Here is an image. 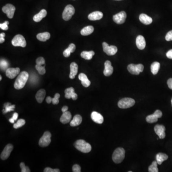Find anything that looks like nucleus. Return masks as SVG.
<instances>
[{
    "label": "nucleus",
    "instance_id": "obj_21",
    "mask_svg": "<svg viewBox=\"0 0 172 172\" xmlns=\"http://www.w3.org/2000/svg\"><path fill=\"white\" fill-rule=\"evenodd\" d=\"M103 15L102 12L96 11L92 12L88 15V19L91 21L99 20L103 17Z\"/></svg>",
    "mask_w": 172,
    "mask_h": 172
},
{
    "label": "nucleus",
    "instance_id": "obj_20",
    "mask_svg": "<svg viewBox=\"0 0 172 172\" xmlns=\"http://www.w3.org/2000/svg\"><path fill=\"white\" fill-rule=\"evenodd\" d=\"M70 73L69 78L71 79L75 78L78 71V65L76 63L72 62L70 65Z\"/></svg>",
    "mask_w": 172,
    "mask_h": 172
},
{
    "label": "nucleus",
    "instance_id": "obj_47",
    "mask_svg": "<svg viewBox=\"0 0 172 172\" xmlns=\"http://www.w3.org/2000/svg\"><path fill=\"white\" fill-rule=\"evenodd\" d=\"M167 57L169 59H172V49L169 50L167 53Z\"/></svg>",
    "mask_w": 172,
    "mask_h": 172
},
{
    "label": "nucleus",
    "instance_id": "obj_18",
    "mask_svg": "<svg viewBox=\"0 0 172 172\" xmlns=\"http://www.w3.org/2000/svg\"><path fill=\"white\" fill-rule=\"evenodd\" d=\"M92 120L97 124H102L104 121L103 116L96 111H93L91 114Z\"/></svg>",
    "mask_w": 172,
    "mask_h": 172
},
{
    "label": "nucleus",
    "instance_id": "obj_40",
    "mask_svg": "<svg viewBox=\"0 0 172 172\" xmlns=\"http://www.w3.org/2000/svg\"><path fill=\"white\" fill-rule=\"evenodd\" d=\"M8 63L7 61L5 60H1V69L5 70L8 68Z\"/></svg>",
    "mask_w": 172,
    "mask_h": 172
},
{
    "label": "nucleus",
    "instance_id": "obj_5",
    "mask_svg": "<svg viewBox=\"0 0 172 172\" xmlns=\"http://www.w3.org/2000/svg\"><path fill=\"white\" fill-rule=\"evenodd\" d=\"M127 69L131 74L138 75L144 71V66L141 64H131L128 65Z\"/></svg>",
    "mask_w": 172,
    "mask_h": 172
},
{
    "label": "nucleus",
    "instance_id": "obj_49",
    "mask_svg": "<svg viewBox=\"0 0 172 172\" xmlns=\"http://www.w3.org/2000/svg\"><path fill=\"white\" fill-rule=\"evenodd\" d=\"M68 107L67 106H64L62 108V111L63 113L64 112H66V111H68Z\"/></svg>",
    "mask_w": 172,
    "mask_h": 172
},
{
    "label": "nucleus",
    "instance_id": "obj_48",
    "mask_svg": "<svg viewBox=\"0 0 172 172\" xmlns=\"http://www.w3.org/2000/svg\"><path fill=\"white\" fill-rule=\"evenodd\" d=\"M167 85L169 88L172 90V78H169L167 81Z\"/></svg>",
    "mask_w": 172,
    "mask_h": 172
},
{
    "label": "nucleus",
    "instance_id": "obj_28",
    "mask_svg": "<svg viewBox=\"0 0 172 172\" xmlns=\"http://www.w3.org/2000/svg\"><path fill=\"white\" fill-rule=\"evenodd\" d=\"M76 49V45L74 44L69 45L68 48L66 49L63 52V55L66 58H68L70 56V54L73 53Z\"/></svg>",
    "mask_w": 172,
    "mask_h": 172
},
{
    "label": "nucleus",
    "instance_id": "obj_10",
    "mask_svg": "<svg viewBox=\"0 0 172 172\" xmlns=\"http://www.w3.org/2000/svg\"><path fill=\"white\" fill-rule=\"evenodd\" d=\"M163 115L162 111L160 110H156L153 114L150 115L146 117V121L150 124H153L157 121L159 118H161Z\"/></svg>",
    "mask_w": 172,
    "mask_h": 172
},
{
    "label": "nucleus",
    "instance_id": "obj_24",
    "mask_svg": "<svg viewBox=\"0 0 172 172\" xmlns=\"http://www.w3.org/2000/svg\"><path fill=\"white\" fill-rule=\"evenodd\" d=\"M139 19L143 24L146 25H148L153 22L152 18L148 16L146 14H141L140 15Z\"/></svg>",
    "mask_w": 172,
    "mask_h": 172
},
{
    "label": "nucleus",
    "instance_id": "obj_54",
    "mask_svg": "<svg viewBox=\"0 0 172 172\" xmlns=\"http://www.w3.org/2000/svg\"><path fill=\"white\" fill-rule=\"evenodd\" d=\"M116 1H121V0H116Z\"/></svg>",
    "mask_w": 172,
    "mask_h": 172
},
{
    "label": "nucleus",
    "instance_id": "obj_39",
    "mask_svg": "<svg viewBox=\"0 0 172 172\" xmlns=\"http://www.w3.org/2000/svg\"><path fill=\"white\" fill-rule=\"evenodd\" d=\"M20 167L21 168L22 172H30V170L28 167L25 166V164L23 162L21 163L20 164Z\"/></svg>",
    "mask_w": 172,
    "mask_h": 172
},
{
    "label": "nucleus",
    "instance_id": "obj_41",
    "mask_svg": "<svg viewBox=\"0 0 172 172\" xmlns=\"http://www.w3.org/2000/svg\"><path fill=\"white\" fill-rule=\"evenodd\" d=\"M36 63L37 64L40 65H45V60L43 57H39L36 60Z\"/></svg>",
    "mask_w": 172,
    "mask_h": 172
},
{
    "label": "nucleus",
    "instance_id": "obj_4",
    "mask_svg": "<svg viewBox=\"0 0 172 172\" xmlns=\"http://www.w3.org/2000/svg\"><path fill=\"white\" fill-rule=\"evenodd\" d=\"M135 103V101L134 99L130 98H125L119 101L118 105L121 109H127L133 107Z\"/></svg>",
    "mask_w": 172,
    "mask_h": 172
},
{
    "label": "nucleus",
    "instance_id": "obj_23",
    "mask_svg": "<svg viewBox=\"0 0 172 172\" xmlns=\"http://www.w3.org/2000/svg\"><path fill=\"white\" fill-rule=\"evenodd\" d=\"M71 113L69 111H66L63 113L60 118V121L63 124H68L71 121Z\"/></svg>",
    "mask_w": 172,
    "mask_h": 172
},
{
    "label": "nucleus",
    "instance_id": "obj_31",
    "mask_svg": "<svg viewBox=\"0 0 172 172\" xmlns=\"http://www.w3.org/2000/svg\"><path fill=\"white\" fill-rule=\"evenodd\" d=\"M36 38L39 41L45 42L50 38V33L48 32L39 33L36 36Z\"/></svg>",
    "mask_w": 172,
    "mask_h": 172
},
{
    "label": "nucleus",
    "instance_id": "obj_16",
    "mask_svg": "<svg viewBox=\"0 0 172 172\" xmlns=\"http://www.w3.org/2000/svg\"><path fill=\"white\" fill-rule=\"evenodd\" d=\"M65 95L64 97L66 99H72L73 100H76L78 99V95L75 92V90L73 88L71 87L67 88L64 91Z\"/></svg>",
    "mask_w": 172,
    "mask_h": 172
},
{
    "label": "nucleus",
    "instance_id": "obj_46",
    "mask_svg": "<svg viewBox=\"0 0 172 172\" xmlns=\"http://www.w3.org/2000/svg\"><path fill=\"white\" fill-rule=\"evenodd\" d=\"M5 33H1L0 34V43L2 44L5 41Z\"/></svg>",
    "mask_w": 172,
    "mask_h": 172
},
{
    "label": "nucleus",
    "instance_id": "obj_12",
    "mask_svg": "<svg viewBox=\"0 0 172 172\" xmlns=\"http://www.w3.org/2000/svg\"><path fill=\"white\" fill-rule=\"evenodd\" d=\"M127 15L124 11L121 12L118 14L113 15V20L117 24H122L124 23Z\"/></svg>",
    "mask_w": 172,
    "mask_h": 172
},
{
    "label": "nucleus",
    "instance_id": "obj_43",
    "mask_svg": "<svg viewBox=\"0 0 172 172\" xmlns=\"http://www.w3.org/2000/svg\"><path fill=\"white\" fill-rule=\"evenodd\" d=\"M45 172H60V170L58 169H52L50 167H47L44 170Z\"/></svg>",
    "mask_w": 172,
    "mask_h": 172
},
{
    "label": "nucleus",
    "instance_id": "obj_8",
    "mask_svg": "<svg viewBox=\"0 0 172 172\" xmlns=\"http://www.w3.org/2000/svg\"><path fill=\"white\" fill-rule=\"evenodd\" d=\"M51 134L49 131H45L43 136L40 139L39 145L42 147L48 146L51 143Z\"/></svg>",
    "mask_w": 172,
    "mask_h": 172
},
{
    "label": "nucleus",
    "instance_id": "obj_50",
    "mask_svg": "<svg viewBox=\"0 0 172 172\" xmlns=\"http://www.w3.org/2000/svg\"><path fill=\"white\" fill-rule=\"evenodd\" d=\"M18 117V114L16 112H15L14 113V114H13V117L12 118L15 120V121L17 120V118Z\"/></svg>",
    "mask_w": 172,
    "mask_h": 172
},
{
    "label": "nucleus",
    "instance_id": "obj_45",
    "mask_svg": "<svg viewBox=\"0 0 172 172\" xmlns=\"http://www.w3.org/2000/svg\"><path fill=\"white\" fill-rule=\"evenodd\" d=\"M165 40L167 41H172V30L168 32L165 36Z\"/></svg>",
    "mask_w": 172,
    "mask_h": 172
},
{
    "label": "nucleus",
    "instance_id": "obj_36",
    "mask_svg": "<svg viewBox=\"0 0 172 172\" xmlns=\"http://www.w3.org/2000/svg\"><path fill=\"white\" fill-rule=\"evenodd\" d=\"M5 109L3 110L4 113H6L9 111H13L15 108V105H11V103H6L5 104Z\"/></svg>",
    "mask_w": 172,
    "mask_h": 172
},
{
    "label": "nucleus",
    "instance_id": "obj_26",
    "mask_svg": "<svg viewBox=\"0 0 172 172\" xmlns=\"http://www.w3.org/2000/svg\"><path fill=\"white\" fill-rule=\"evenodd\" d=\"M45 94L46 92L44 89H41L38 91L35 95V99L38 103H41L43 102L45 97Z\"/></svg>",
    "mask_w": 172,
    "mask_h": 172
},
{
    "label": "nucleus",
    "instance_id": "obj_35",
    "mask_svg": "<svg viewBox=\"0 0 172 172\" xmlns=\"http://www.w3.org/2000/svg\"><path fill=\"white\" fill-rule=\"evenodd\" d=\"M157 161H154L152 164L149 167L148 170L149 172H158L159 171L157 167Z\"/></svg>",
    "mask_w": 172,
    "mask_h": 172
},
{
    "label": "nucleus",
    "instance_id": "obj_19",
    "mask_svg": "<svg viewBox=\"0 0 172 172\" xmlns=\"http://www.w3.org/2000/svg\"><path fill=\"white\" fill-rule=\"evenodd\" d=\"M136 44L137 48L140 50H143L145 48L146 42L144 36L141 35L137 36L136 39Z\"/></svg>",
    "mask_w": 172,
    "mask_h": 172
},
{
    "label": "nucleus",
    "instance_id": "obj_11",
    "mask_svg": "<svg viewBox=\"0 0 172 172\" xmlns=\"http://www.w3.org/2000/svg\"><path fill=\"white\" fill-rule=\"evenodd\" d=\"M2 11L4 13L7 15L8 18L12 19L14 17L15 7L11 4H7L2 7Z\"/></svg>",
    "mask_w": 172,
    "mask_h": 172
},
{
    "label": "nucleus",
    "instance_id": "obj_15",
    "mask_svg": "<svg viewBox=\"0 0 172 172\" xmlns=\"http://www.w3.org/2000/svg\"><path fill=\"white\" fill-rule=\"evenodd\" d=\"M20 69L16 68H8L6 70V75L8 78L13 79L19 74Z\"/></svg>",
    "mask_w": 172,
    "mask_h": 172
},
{
    "label": "nucleus",
    "instance_id": "obj_34",
    "mask_svg": "<svg viewBox=\"0 0 172 172\" xmlns=\"http://www.w3.org/2000/svg\"><path fill=\"white\" fill-rule=\"evenodd\" d=\"M160 68V64L158 62H154L152 63L150 66V70L153 75H156L158 72Z\"/></svg>",
    "mask_w": 172,
    "mask_h": 172
},
{
    "label": "nucleus",
    "instance_id": "obj_22",
    "mask_svg": "<svg viewBox=\"0 0 172 172\" xmlns=\"http://www.w3.org/2000/svg\"><path fill=\"white\" fill-rule=\"evenodd\" d=\"M78 78L81 81V84L84 87L87 88L91 85V82L88 78L87 76L84 73H81L78 76Z\"/></svg>",
    "mask_w": 172,
    "mask_h": 172
},
{
    "label": "nucleus",
    "instance_id": "obj_33",
    "mask_svg": "<svg viewBox=\"0 0 172 172\" xmlns=\"http://www.w3.org/2000/svg\"><path fill=\"white\" fill-rule=\"evenodd\" d=\"M94 55L95 52L93 51H83L81 53V57L86 60H91Z\"/></svg>",
    "mask_w": 172,
    "mask_h": 172
},
{
    "label": "nucleus",
    "instance_id": "obj_17",
    "mask_svg": "<svg viewBox=\"0 0 172 172\" xmlns=\"http://www.w3.org/2000/svg\"><path fill=\"white\" fill-rule=\"evenodd\" d=\"M105 68H104L103 74L104 75L107 77H109L112 75L113 72V68L111 66V63L110 61H106L105 63Z\"/></svg>",
    "mask_w": 172,
    "mask_h": 172
},
{
    "label": "nucleus",
    "instance_id": "obj_27",
    "mask_svg": "<svg viewBox=\"0 0 172 172\" xmlns=\"http://www.w3.org/2000/svg\"><path fill=\"white\" fill-rule=\"evenodd\" d=\"M82 121V118L80 115H76L74 117L72 120L70 121V125L72 127H75L81 124Z\"/></svg>",
    "mask_w": 172,
    "mask_h": 172
},
{
    "label": "nucleus",
    "instance_id": "obj_42",
    "mask_svg": "<svg viewBox=\"0 0 172 172\" xmlns=\"http://www.w3.org/2000/svg\"><path fill=\"white\" fill-rule=\"evenodd\" d=\"M9 22L8 21H5L3 24H0V28L3 30H7L8 29V25Z\"/></svg>",
    "mask_w": 172,
    "mask_h": 172
},
{
    "label": "nucleus",
    "instance_id": "obj_6",
    "mask_svg": "<svg viewBox=\"0 0 172 172\" xmlns=\"http://www.w3.org/2000/svg\"><path fill=\"white\" fill-rule=\"evenodd\" d=\"M75 10L72 5H68L64 8L62 14V18L64 21H68L74 15Z\"/></svg>",
    "mask_w": 172,
    "mask_h": 172
},
{
    "label": "nucleus",
    "instance_id": "obj_30",
    "mask_svg": "<svg viewBox=\"0 0 172 172\" xmlns=\"http://www.w3.org/2000/svg\"><path fill=\"white\" fill-rule=\"evenodd\" d=\"M60 96V95L59 93H56L54 98H52L50 97H48L46 99V102L48 104H50V103L52 102L54 105H57L59 103V99Z\"/></svg>",
    "mask_w": 172,
    "mask_h": 172
},
{
    "label": "nucleus",
    "instance_id": "obj_25",
    "mask_svg": "<svg viewBox=\"0 0 172 172\" xmlns=\"http://www.w3.org/2000/svg\"><path fill=\"white\" fill-rule=\"evenodd\" d=\"M47 15V11L45 9H42L38 14H36L33 17V20L35 22H39L41 21L42 19L45 18Z\"/></svg>",
    "mask_w": 172,
    "mask_h": 172
},
{
    "label": "nucleus",
    "instance_id": "obj_3",
    "mask_svg": "<svg viewBox=\"0 0 172 172\" xmlns=\"http://www.w3.org/2000/svg\"><path fill=\"white\" fill-rule=\"evenodd\" d=\"M125 154V151L123 148H118L112 154V160L115 163H121L124 159Z\"/></svg>",
    "mask_w": 172,
    "mask_h": 172
},
{
    "label": "nucleus",
    "instance_id": "obj_1",
    "mask_svg": "<svg viewBox=\"0 0 172 172\" xmlns=\"http://www.w3.org/2000/svg\"><path fill=\"white\" fill-rule=\"evenodd\" d=\"M29 78V74L27 72H22L18 75L15 81L14 87L16 90H21L25 87Z\"/></svg>",
    "mask_w": 172,
    "mask_h": 172
},
{
    "label": "nucleus",
    "instance_id": "obj_9",
    "mask_svg": "<svg viewBox=\"0 0 172 172\" xmlns=\"http://www.w3.org/2000/svg\"><path fill=\"white\" fill-rule=\"evenodd\" d=\"M103 51L109 56L114 55L118 51V48L114 45H109L107 43L103 42L102 43Z\"/></svg>",
    "mask_w": 172,
    "mask_h": 172
},
{
    "label": "nucleus",
    "instance_id": "obj_7",
    "mask_svg": "<svg viewBox=\"0 0 172 172\" xmlns=\"http://www.w3.org/2000/svg\"><path fill=\"white\" fill-rule=\"evenodd\" d=\"M12 44L15 47H26V42L24 36L21 35H17L14 37L12 41Z\"/></svg>",
    "mask_w": 172,
    "mask_h": 172
},
{
    "label": "nucleus",
    "instance_id": "obj_38",
    "mask_svg": "<svg viewBox=\"0 0 172 172\" xmlns=\"http://www.w3.org/2000/svg\"><path fill=\"white\" fill-rule=\"evenodd\" d=\"M25 124V121L24 119H19L18 121H17L16 124H15L13 126V127L15 129H18L22 127Z\"/></svg>",
    "mask_w": 172,
    "mask_h": 172
},
{
    "label": "nucleus",
    "instance_id": "obj_14",
    "mask_svg": "<svg viewBox=\"0 0 172 172\" xmlns=\"http://www.w3.org/2000/svg\"><path fill=\"white\" fill-rule=\"evenodd\" d=\"M165 128L163 125L157 124L154 127V131L160 139H164L165 137Z\"/></svg>",
    "mask_w": 172,
    "mask_h": 172
},
{
    "label": "nucleus",
    "instance_id": "obj_51",
    "mask_svg": "<svg viewBox=\"0 0 172 172\" xmlns=\"http://www.w3.org/2000/svg\"><path fill=\"white\" fill-rule=\"evenodd\" d=\"M9 121L12 123V124H14V122H15V120L13 119V118H11V119H9Z\"/></svg>",
    "mask_w": 172,
    "mask_h": 172
},
{
    "label": "nucleus",
    "instance_id": "obj_13",
    "mask_svg": "<svg viewBox=\"0 0 172 172\" xmlns=\"http://www.w3.org/2000/svg\"><path fill=\"white\" fill-rule=\"evenodd\" d=\"M14 147L11 144H8L5 147V149L2 151V153L1 154V158L2 160H6L9 157L12 151L13 150Z\"/></svg>",
    "mask_w": 172,
    "mask_h": 172
},
{
    "label": "nucleus",
    "instance_id": "obj_29",
    "mask_svg": "<svg viewBox=\"0 0 172 172\" xmlns=\"http://www.w3.org/2000/svg\"><path fill=\"white\" fill-rule=\"evenodd\" d=\"M168 158V156L167 154L164 153H160L157 154L156 156V161L157 162L158 164H162L165 160H167Z\"/></svg>",
    "mask_w": 172,
    "mask_h": 172
},
{
    "label": "nucleus",
    "instance_id": "obj_44",
    "mask_svg": "<svg viewBox=\"0 0 172 172\" xmlns=\"http://www.w3.org/2000/svg\"><path fill=\"white\" fill-rule=\"evenodd\" d=\"M72 171L73 172H81V167L78 164L74 165L72 167Z\"/></svg>",
    "mask_w": 172,
    "mask_h": 172
},
{
    "label": "nucleus",
    "instance_id": "obj_52",
    "mask_svg": "<svg viewBox=\"0 0 172 172\" xmlns=\"http://www.w3.org/2000/svg\"><path fill=\"white\" fill-rule=\"evenodd\" d=\"M2 79V76H0V80H1V81Z\"/></svg>",
    "mask_w": 172,
    "mask_h": 172
},
{
    "label": "nucleus",
    "instance_id": "obj_2",
    "mask_svg": "<svg viewBox=\"0 0 172 172\" xmlns=\"http://www.w3.org/2000/svg\"><path fill=\"white\" fill-rule=\"evenodd\" d=\"M74 146L77 149L84 153H88L91 150V146L83 140H78L75 142Z\"/></svg>",
    "mask_w": 172,
    "mask_h": 172
},
{
    "label": "nucleus",
    "instance_id": "obj_32",
    "mask_svg": "<svg viewBox=\"0 0 172 172\" xmlns=\"http://www.w3.org/2000/svg\"><path fill=\"white\" fill-rule=\"evenodd\" d=\"M94 30V27L92 26L89 25V26H86L81 31V35H84V36L90 35L91 34L93 33Z\"/></svg>",
    "mask_w": 172,
    "mask_h": 172
},
{
    "label": "nucleus",
    "instance_id": "obj_37",
    "mask_svg": "<svg viewBox=\"0 0 172 172\" xmlns=\"http://www.w3.org/2000/svg\"><path fill=\"white\" fill-rule=\"evenodd\" d=\"M35 68L36 70H38V72L40 75H44L45 73V66H43V65L36 64Z\"/></svg>",
    "mask_w": 172,
    "mask_h": 172
},
{
    "label": "nucleus",
    "instance_id": "obj_53",
    "mask_svg": "<svg viewBox=\"0 0 172 172\" xmlns=\"http://www.w3.org/2000/svg\"><path fill=\"white\" fill-rule=\"evenodd\" d=\"M171 104H172V100H171Z\"/></svg>",
    "mask_w": 172,
    "mask_h": 172
}]
</instances>
